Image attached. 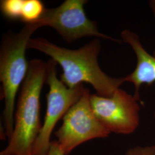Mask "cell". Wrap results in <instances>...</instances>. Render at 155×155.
Listing matches in <instances>:
<instances>
[{
	"label": "cell",
	"instance_id": "obj_1",
	"mask_svg": "<svg viewBox=\"0 0 155 155\" xmlns=\"http://www.w3.org/2000/svg\"><path fill=\"white\" fill-rule=\"evenodd\" d=\"M28 48L49 56L59 64L63 70L61 81L69 88L85 82L91 85L97 94L109 98L125 82V77H111L101 70L98 61L101 50L100 39L95 38L78 49L71 50L45 38H31Z\"/></svg>",
	"mask_w": 155,
	"mask_h": 155
},
{
	"label": "cell",
	"instance_id": "obj_2",
	"mask_svg": "<svg viewBox=\"0 0 155 155\" xmlns=\"http://www.w3.org/2000/svg\"><path fill=\"white\" fill-rule=\"evenodd\" d=\"M28 63V72L16 105L13 133L0 155H33L42 127L40 98L47 81V63L38 59Z\"/></svg>",
	"mask_w": 155,
	"mask_h": 155
},
{
	"label": "cell",
	"instance_id": "obj_3",
	"mask_svg": "<svg viewBox=\"0 0 155 155\" xmlns=\"http://www.w3.org/2000/svg\"><path fill=\"white\" fill-rule=\"evenodd\" d=\"M41 25L38 21L27 23L17 33L9 31L3 35L0 47L1 99L4 100V129L10 139L14 128L16 98L27 76L29 63L25 52L31 36Z\"/></svg>",
	"mask_w": 155,
	"mask_h": 155
},
{
	"label": "cell",
	"instance_id": "obj_4",
	"mask_svg": "<svg viewBox=\"0 0 155 155\" xmlns=\"http://www.w3.org/2000/svg\"><path fill=\"white\" fill-rule=\"evenodd\" d=\"M90 95L86 88L82 96L63 117V123L55 133L56 141L64 155L85 142L105 138L110 134L94 114Z\"/></svg>",
	"mask_w": 155,
	"mask_h": 155
},
{
	"label": "cell",
	"instance_id": "obj_5",
	"mask_svg": "<svg viewBox=\"0 0 155 155\" xmlns=\"http://www.w3.org/2000/svg\"><path fill=\"white\" fill-rule=\"evenodd\" d=\"M46 83L47 110L45 120L33 147V155H45L50 148L51 137L56 124L82 96L86 88L81 84L69 88L57 77V63L52 59L47 63Z\"/></svg>",
	"mask_w": 155,
	"mask_h": 155
},
{
	"label": "cell",
	"instance_id": "obj_6",
	"mask_svg": "<svg viewBox=\"0 0 155 155\" xmlns=\"http://www.w3.org/2000/svg\"><path fill=\"white\" fill-rule=\"evenodd\" d=\"M86 0H66L54 8H45L38 21L41 27L54 28L68 43L86 37L109 40L118 44L122 40L113 38L100 32L96 21L90 20L84 10Z\"/></svg>",
	"mask_w": 155,
	"mask_h": 155
},
{
	"label": "cell",
	"instance_id": "obj_7",
	"mask_svg": "<svg viewBox=\"0 0 155 155\" xmlns=\"http://www.w3.org/2000/svg\"><path fill=\"white\" fill-rule=\"evenodd\" d=\"M134 95L118 89L111 97L90 95L94 114L110 133L129 134L139 126L140 107Z\"/></svg>",
	"mask_w": 155,
	"mask_h": 155
},
{
	"label": "cell",
	"instance_id": "obj_8",
	"mask_svg": "<svg viewBox=\"0 0 155 155\" xmlns=\"http://www.w3.org/2000/svg\"><path fill=\"white\" fill-rule=\"evenodd\" d=\"M123 43L130 46L136 57V66L133 72L125 77V82L133 83L134 97L141 101L140 90L142 85H151L155 82V57L145 49L140 36L129 29H124L121 33ZM155 117V111L154 113Z\"/></svg>",
	"mask_w": 155,
	"mask_h": 155
},
{
	"label": "cell",
	"instance_id": "obj_9",
	"mask_svg": "<svg viewBox=\"0 0 155 155\" xmlns=\"http://www.w3.org/2000/svg\"><path fill=\"white\" fill-rule=\"evenodd\" d=\"M45 8L40 0H24L21 21L31 23L38 21L45 11Z\"/></svg>",
	"mask_w": 155,
	"mask_h": 155
},
{
	"label": "cell",
	"instance_id": "obj_10",
	"mask_svg": "<svg viewBox=\"0 0 155 155\" xmlns=\"http://www.w3.org/2000/svg\"><path fill=\"white\" fill-rule=\"evenodd\" d=\"M23 4L24 0H2L1 1V11L8 19L21 20Z\"/></svg>",
	"mask_w": 155,
	"mask_h": 155
},
{
	"label": "cell",
	"instance_id": "obj_11",
	"mask_svg": "<svg viewBox=\"0 0 155 155\" xmlns=\"http://www.w3.org/2000/svg\"><path fill=\"white\" fill-rule=\"evenodd\" d=\"M125 155H155V145L136 146L127 150Z\"/></svg>",
	"mask_w": 155,
	"mask_h": 155
},
{
	"label": "cell",
	"instance_id": "obj_12",
	"mask_svg": "<svg viewBox=\"0 0 155 155\" xmlns=\"http://www.w3.org/2000/svg\"><path fill=\"white\" fill-rule=\"evenodd\" d=\"M45 155H64L61 152L56 140L51 141L50 148Z\"/></svg>",
	"mask_w": 155,
	"mask_h": 155
},
{
	"label": "cell",
	"instance_id": "obj_13",
	"mask_svg": "<svg viewBox=\"0 0 155 155\" xmlns=\"http://www.w3.org/2000/svg\"><path fill=\"white\" fill-rule=\"evenodd\" d=\"M148 4L149 5L150 9L152 12L155 19V0H150L148 1Z\"/></svg>",
	"mask_w": 155,
	"mask_h": 155
},
{
	"label": "cell",
	"instance_id": "obj_14",
	"mask_svg": "<svg viewBox=\"0 0 155 155\" xmlns=\"http://www.w3.org/2000/svg\"><path fill=\"white\" fill-rule=\"evenodd\" d=\"M152 55H153V56H155V49H154V50H153V51Z\"/></svg>",
	"mask_w": 155,
	"mask_h": 155
}]
</instances>
